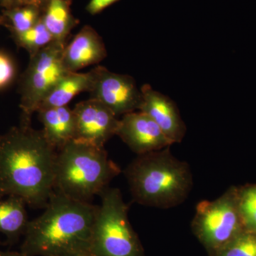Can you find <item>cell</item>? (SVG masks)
Wrapping results in <instances>:
<instances>
[{
  "mask_svg": "<svg viewBox=\"0 0 256 256\" xmlns=\"http://www.w3.org/2000/svg\"><path fill=\"white\" fill-rule=\"evenodd\" d=\"M120 171L104 146L74 140L57 152L54 191L77 201L90 202Z\"/></svg>",
  "mask_w": 256,
  "mask_h": 256,
  "instance_id": "277c9868",
  "label": "cell"
},
{
  "mask_svg": "<svg viewBox=\"0 0 256 256\" xmlns=\"http://www.w3.org/2000/svg\"><path fill=\"white\" fill-rule=\"evenodd\" d=\"M50 0H3L1 6L4 9L16 8V6H25V5H34L38 6L44 11Z\"/></svg>",
  "mask_w": 256,
  "mask_h": 256,
  "instance_id": "7402d4cb",
  "label": "cell"
},
{
  "mask_svg": "<svg viewBox=\"0 0 256 256\" xmlns=\"http://www.w3.org/2000/svg\"><path fill=\"white\" fill-rule=\"evenodd\" d=\"M56 149L42 130L20 124L0 134V196L43 208L54 192Z\"/></svg>",
  "mask_w": 256,
  "mask_h": 256,
  "instance_id": "6da1fadb",
  "label": "cell"
},
{
  "mask_svg": "<svg viewBox=\"0 0 256 256\" xmlns=\"http://www.w3.org/2000/svg\"><path fill=\"white\" fill-rule=\"evenodd\" d=\"M215 256H256V232L242 230L216 250Z\"/></svg>",
  "mask_w": 256,
  "mask_h": 256,
  "instance_id": "d6986e66",
  "label": "cell"
},
{
  "mask_svg": "<svg viewBox=\"0 0 256 256\" xmlns=\"http://www.w3.org/2000/svg\"><path fill=\"white\" fill-rule=\"evenodd\" d=\"M89 74L90 98L98 100L116 116L139 110L142 92L130 76L114 73L102 66L92 68Z\"/></svg>",
  "mask_w": 256,
  "mask_h": 256,
  "instance_id": "ba28073f",
  "label": "cell"
},
{
  "mask_svg": "<svg viewBox=\"0 0 256 256\" xmlns=\"http://www.w3.org/2000/svg\"><path fill=\"white\" fill-rule=\"evenodd\" d=\"M3 20L12 36L21 34L33 28L43 14L44 10L34 5L16 6L3 10Z\"/></svg>",
  "mask_w": 256,
  "mask_h": 256,
  "instance_id": "e0dca14e",
  "label": "cell"
},
{
  "mask_svg": "<svg viewBox=\"0 0 256 256\" xmlns=\"http://www.w3.org/2000/svg\"><path fill=\"white\" fill-rule=\"evenodd\" d=\"M3 0H0V4H2V2Z\"/></svg>",
  "mask_w": 256,
  "mask_h": 256,
  "instance_id": "4316f807",
  "label": "cell"
},
{
  "mask_svg": "<svg viewBox=\"0 0 256 256\" xmlns=\"http://www.w3.org/2000/svg\"><path fill=\"white\" fill-rule=\"evenodd\" d=\"M116 136L138 156L161 150L172 144L156 122L141 111L122 116Z\"/></svg>",
  "mask_w": 256,
  "mask_h": 256,
  "instance_id": "30bf717a",
  "label": "cell"
},
{
  "mask_svg": "<svg viewBox=\"0 0 256 256\" xmlns=\"http://www.w3.org/2000/svg\"><path fill=\"white\" fill-rule=\"evenodd\" d=\"M106 56L104 40L94 28L87 25L64 47L62 64L67 72H78L88 66L100 63Z\"/></svg>",
  "mask_w": 256,
  "mask_h": 256,
  "instance_id": "7c38bea8",
  "label": "cell"
},
{
  "mask_svg": "<svg viewBox=\"0 0 256 256\" xmlns=\"http://www.w3.org/2000/svg\"><path fill=\"white\" fill-rule=\"evenodd\" d=\"M3 22H4V20H3V18H0V24H3Z\"/></svg>",
  "mask_w": 256,
  "mask_h": 256,
  "instance_id": "484cf974",
  "label": "cell"
},
{
  "mask_svg": "<svg viewBox=\"0 0 256 256\" xmlns=\"http://www.w3.org/2000/svg\"><path fill=\"white\" fill-rule=\"evenodd\" d=\"M192 227L202 242L216 250L244 229L238 207V192L229 190L213 201L196 205Z\"/></svg>",
  "mask_w": 256,
  "mask_h": 256,
  "instance_id": "52a82bcc",
  "label": "cell"
},
{
  "mask_svg": "<svg viewBox=\"0 0 256 256\" xmlns=\"http://www.w3.org/2000/svg\"><path fill=\"white\" fill-rule=\"evenodd\" d=\"M12 38L18 46L24 48L30 54V56L54 41L53 37L44 24L42 16L33 28L21 34L12 36Z\"/></svg>",
  "mask_w": 256,
  "mask_h": 256,
  "instance_id": "ac0fdd59",
  "label": "cell"
},
{
  "mask_svg": "<svg viewBox=\"0 0 256 256\" xmlns=\"http://www.w3.org/2000/svg\"><path fill=\"white\" fill-rule=\"evenodd\" d=\"M26 204L22 198L14 196L0 201V233L10 240L18 238L26 232L30 222Z\"/></svg>",
  "mask_w": 256,
  "mask_h": 256,
  "instance_id": "2e32d148",
  "label": "cell"
},
{
  "mask_svg": "<svg viewBox=\"0 0 256 256\" xmlns=\"http://www.w3.org/2000/svg\"><path fill=\"white\" fill-rule=\"evenodd\" d=\"M38 120L43 124L47 140L56 150H60L74 140L76 136V118L73 109L68 106L37 111Z\"/></svg>",
  "mask_w": 256,
  "mask_h": 256,
  "instance_id": "4fadbf2b",
  "label": "cell"
},
{
  "mask_svg": "<svg viewBox=\"0 0 256 256\" xmlns=\"http://www.w3.org/2000/svg\"><path fill=\"white\" fill-rule=\"evenodd\" d=\"M92 232V252L98 256H140L120 190L108 186L100 194Z\"/></svg>",
  "mask_w": 256,
  "mask_h": 256,
  "instance_id": "5b68a950",
  "label": "cell"
},
{
  "mask_svg": "<svg viewBox=\"0 0 256 256\" xmlns=\"http://www.w3.org/2000/svg\"><path fill=\"white\" fill-rule=\"evenodd\" d=\"M0 256H28L20 252H2L0 250Z\"/></svg>",
  "mask_w": 256,
  "mask_h": 256,
  "instance_id": "cb8c5ba5",
  "label": "cell"
},
{
  "mask_svg": "<svg viewBox=\"0 0 256 256\" xmlns=\"http://www.w3.org/2000/svg\"><path fill=\"white\" fill-rule=\"evenodd\" d=\"M69 0H50L42 20L54 41L65 42L78 21L69 9Z\"/></svg>",
  "mask_w": 256,
  "mask_h": 256,
  "instance_id": "9a60e30c",
  "label": "cell"
},
{
  "mask_svg": "<svg viewBox=\"0 0 256 256\" xmlns=\"http://www.w3.org/2000/svg\"><path fill=\"white\" fill-rule=\"evenodd\" d=\"M90 85L89 72L86 74L68 72L42 101L37 111L68 106L76 96L88 92Z\"/></svg>",
  "mask_w": 256,
  "mask_h": 256,
  "instance_id": "5bb4252c",
  "label": "cell"
},
{
  "mask_svg": "<svg viewBox=\"0 0 256 256\" xmlns=\"http://www.w3.org/2000/svg\"><path fill=\"white\" fill-rule=\"evenodd\" d=\"M16 68L9 56L0 52V90L10 85L14 80Z\"/></svg>",
  "mask_w": 256,
  "mask_h": 256,
  "instance_id": "44dd1931",
  "label": "cell"
},
{
  "mask_svg": "<svg viewBox=\"0 0 256 256\" xmlns=\"http://www.w3.org/2000/svg\"><path fill=\"white\" fill-rule=\"evenodd\" d=\"M65 42H50L30 56V63L18 80L20 124H31L32 116L50 90L68 72L62 64Z\"/></svg>",
  "mask_w": 256,
  "mask_h": 256,
  "instance_id": "8992f818",
  "label": "cell"
},
{
  "mask_svg": "<svg viewBox=\"0 0 256 256\" xmlns=\"http://www.w3.org/2000/svg\"><path fill=\"white\" fill-rule=\"evenodd\" d=\"M118 1L119 0H90L86 10L90 14H98L106 8Z\"/></svg>",
  "mask_w": 256,
  "mask_h": 256,
  "instance_id": "603a6c76",
  "label": "cell"
},
{
  "mask_svg": "<svg viewBox=\"0 0 256 256\" xmlns=\"http://www.w3.org/2000/svg\"><path fill=\"white\" fill-rule=\"evenodd\" d=\"M98 256L95 255V254H92V252H89V254H82V255H76V256Z\"/></svg>",
  "mask_w": 256,
  "mask_h": 256,
  "instance_id": "d4e9b609",
  "label": "cell"
},
{
  "mask_svg": "<svg viewBox=\"0 0 256 256\" xmlns=\"http://www.w3.org/2000/svg\"><path fill=\"white\" fill-rule=\"evenodd\" d=\"M238 207L244 229L256 232V185L238 192Z\"/></svg>",
  "mask_w": 256,
  "mask_h": 256,
  "instance_id": "ffe728a7",
  "label": "cell"
},
{
  "mask_svg": "<svg viewBox=\"0 0 256 256\" xmlns=\"http://www.w3.org/2000/svg\"><path fill=\"white\" fill-rule=\"evenodd\" d=\"M170 148L139 154L124 170L133 200L139 204L166 210L188 198L193 188L191 168Z\"/></svg>",
  "mask_w": 256,
  "mask_h": 256,
  "instance_id": "3957f363",
  "label": "cell"
},
{
  "mask_svg": "<svg viewBox=\"0 0 256 256\" xmlns=\"http://www.w3.org/2000/svg\"><path fill=\"white\" fill-rule=\"evenodd\" d=\"M142 101L139 111L149 116L172 144L183 140L186 128L176 104L149 85L141 88Z\"/></svg>",
  "mask_w": 256,
  "mask_h": 256,
  "instance_id": "8fae6325",
  "label": "cell"
},
{
  "mask_svg": "<svg viewBox=\"0 0 256 256\" xmlns=\"http://www.w3.org/2000/svg\"><path fill=\"white\" fill-rule=\"evenodd\" d=\"M73 110L76 118L74 140L102 148L117 134L120 119L98 100L89 98L82 101Z\"/></svg>",
  "mask_w": 256,
  "mask_h": 256,
  "instance_id": "9c48e42d",
  "label": "cell"
},
{
  "mask_svg": "<svg viewBox=\"0 0 256 256\" xmlns=\"http://www.w3.org/2000/svg\"><path fill=\"white\" fill-rule=\"evenodd\" d=\"M98 206L54 192L45 210L28 222L21 252L28 256H72L92 252Z\"/></svg>",
  "mask_w": 256,
  "mask_h": 256,
  "instance_id": "7a4b0ae2",
  "label": "cell"
}]
</instances>
